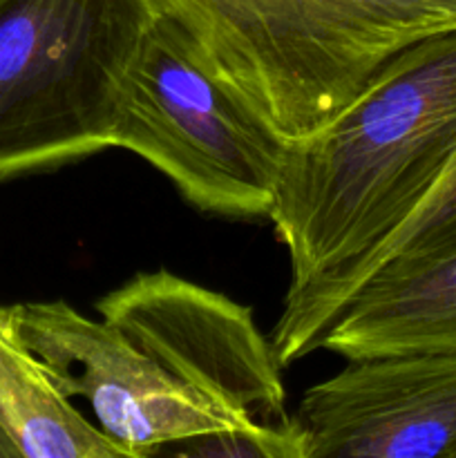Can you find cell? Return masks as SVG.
<instances>
[{"label":"cell","instance_id":"obj_1","mask_svg":"<svg viewBox=\"0 0 456 458\" xmlns=\"http://www.w3.org/2000/svg\"><path fill=\"white\" fill-rule=\"evenodd\" d=\"M456 152V30L393 54L325 125L284 143L268 219L289 255L282 367L320 347L384 242Z\"/></svg>","mask_w":456,"mask_h":458},{"label":"cell","instance_id":"obj_2","mask_svg":"<svg viewBox=\"0 0 456 458\" xmlns=\"http://www.w3.org/2000/svg\"><path fill=\"white\" fill-rule=\"evenodd\" d=\"M213 70L295 141L338 114L401 49L456 30L429 0H161Z\"/></svg>","mask_w":456,"mask_h":458},{"label":"cell","instance_id":"obj_3","mask_svg":"<svg viewBox=\"0 0 456 458\" xmlns=\"http://www.w3.org/2000/svg\"><path fill=\"white\" fill-rule=\"evenodd\" d=\"M161 0H0V182L114 148Z\"/></svg>","mask_w":456,"mask_h":458},{"label":"cell","instance_id":"obj_4","mask_svg":"<svg viewBox=\"0 0 456 458\" xmlns=\"http://www.w3.org/2000/svg\"><path fill=\"white\" fill-rule=\"evenodd\" d=\"M284 143L161 13L125 79L114 148L148 161L204 213L268 217Z\"/></svg>","mask_w":456,"mask_h":458},{"label":"cell","instance_id":"obj_5","mask_svg":"<svg viewBox=\"0 0 456 458\" xmlns=\"http://www.w3.org/2000/svg\"><path fill=\"white\" fill-rule=\"evenodd\" d=\"M103 320L241 423L286 425L282 362L253 311L228 295L159 271L137 273L97 302Z\"/></svg>","mask_w":456,"mask_h":458},{"label":"cell","instance_id":"obj_6","mask_svg":"<svg viewBox=\"0 0 456 458\" xmlns=\"http://www.w3.org/2000/svg\"><path fill=\"white\" fill-rule=\"evenodd\" d=\"M22 335L67 398L85 401L98 428L130 458L224 429L250 428L174 378L146 349L103 318L65 300L13 304Z\"/></svg>","mask_w":456,"mask_h":458},{"label":"cell","instance_id":"obj_7","mask_svg":"<svg viewBox=\"0 0 456 458\" xmlns=\"http://www.w3.org/2000/svg\"><path fill=\"white\" fill-rule=\"evenodd\" d=\"M293 419L308 458H456V352L347 360Z\"/></svg>","mask_w":456,"mask_h":458},{"label":"cell","instance_id":"obj_8","mask_svg":"<svg viewBox=\"0 0 456 458\" xmlns=\"http://www.w3.org/2000/svg\"><path fill=\"white\" fill-rule=\"evenodd\" d=\"M317 349L344 360L456 352V242L380 267Z\"/></svg>","mask_w":456,"mask_h":458},{"label":"cell","instance_id":"obj_9","mask_svg":"<svg viewBox=\"0 0 456 458\" xmlns=\"http://www.w3.org/2000/svg\"><path fill=\"white\" fill-rule=\"evenodd\" d=\"M0 425L27 458H130L89 423L30 347L13 307L0 304Z\"/></svg>","mask_w":456,"mask_h":458},{"label":"cell","instance_id":"obj_10","mask_svg":"<svg viewBox=\"0 0 456 458\" xmlns=\"http://www.w3.org/2000/svg\"><path fill=\"white\" fill-rule=\"evenodd\" d=\"M456 242V152L450 159L447 168L434 183L432 191L425 195L418 208L407 217V222L384 242L367 271L358 282L356 293L360 286L378 271L380 267L396 259L418 258V255L432 253ZM353 293V295H356ZM351 302V300H349Z\"/></svg>","mask_w":456,"mask_h":458},{"label":"cell","instance_id":"obj_11","mask_svg":"<svg viewBox=\"0 0 456 458\" xmlns=\"http://www.w3.org/2000/svg\"><path fill=\"white\" fill-rule=\"evenodd\" d=\"M168 456L308 458V443L293 419L286 425H250L190 438L174 445Z\"/></svg>","mask_w":456,"mask_h":458},{"label":"cell","instance_id":"obj_12","mask_svg":"<svg viewBox=\"0 0 456 458\" xmlns=\"http://www.w3.org/2000/svg\"><path fill=\"white\" fill-rule=\"evenodd\" d=\"M21 456L18 454L16 445L12 443V438L7 437V432L3 429V425H0V458H16Z\"/></svg>","mask_w":456,"mask_h":458},{"label":"cell","instance_id":"obj_13","mask_svg":"<svg viewBox=\"0 0 456 458\" xmlns=\"http://www.w3.org/2000/svg\"><path fill=\"white\" fill-rule=\"evenodd\" d=\"M432 4H436V7L445 9L447 13H452V16L456 18V0H429Z\"/></svg>","mask_w":456,"mask_h":458}]
</instances>
